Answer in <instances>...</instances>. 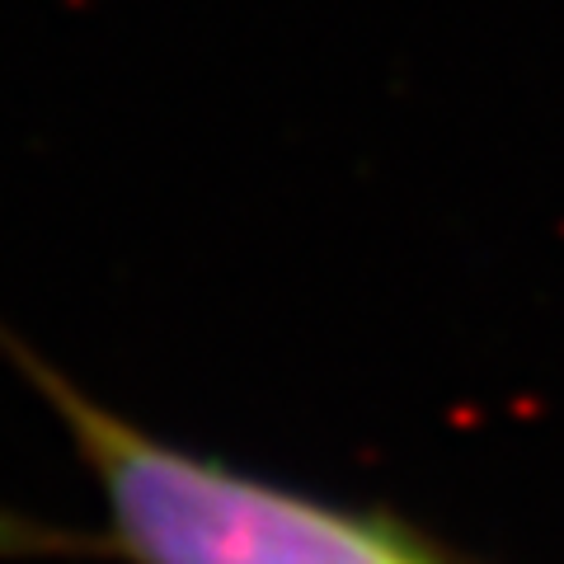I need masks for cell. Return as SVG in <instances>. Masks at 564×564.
I'll return each mask as SVG.
<instances>
[{"label": "cell", "mask_w": 564, "mask_h": 564, "mask_svg": "<svg viewBox=\"0 0 564 564\" xmlns=\"http://www.w3.org/2000/svg\"><path fill=\"white\" fill-rule=\"evenodd\" d=\"M39 386L76 433L132 564H437L395 527L132 429L57 372H39Z\"/></svg>", "instance_id": "cell-1"}]
</instances>
